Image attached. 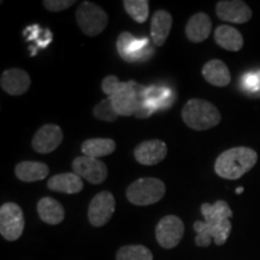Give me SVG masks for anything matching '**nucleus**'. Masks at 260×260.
Returning <instances> with one entry per match:
<instances>
[{
    "mask_svg": "<svg viewBox=\"0 0 260 260\" xmlns=\"http://www.w3.org/2000/svg\"><path fill=\"white\" fill-rule=\"evenodd\" d=\"M116 142L111 139H88L81 146L83 155L99 159L115 152Z\"/></svg>",
    "mask_w": 260,
    "mask_h": 260,
    "instance_id": "obj_23",
    "label": "nucleus"
},
{
    "mask_svg": "<svg viewBox=\"0 0 260 260\" xmlns=\"http://www.w3.org/2000/svg\"><path fill=\"white\" fill-rule=\"evenodd\" d=\"M76 21L87 37H96L102 34L109 24V16L100 6L83 2L76 10Z\"/></svg>",
    "mask_w": 260,
    "mask_h": 260,
    "instance_id": "obj_7",
    "label": "nucleus"
},
{
    "mask_svg": "<svg viewBox=\"0 0 260 260\" xmlns=\"http://www.w3.org/2000/svg\"><path fill=\"white\" fill-rule=\"evenodd\" d=\"M164 182L154 177L139 178L126 189V199L136 206H149L162 199L165 195Z\"/></svg>",
    "mask_w": 260,
    "mask_h": 260,
    "instance_id": "obj_5",
    "label": "nucleus"
},
{
    "mask_svg": "<svg viewBox=\"0 0 260 260\" xmlns=\"http://www.w3.org/2000/svg\"><path fill=\"white\" fill-rule=\"evenodd\" d=\"M63 141V130L56 124H45L38 130L31 141V147L35 152L47 154L59 147Z\"/></svg>",
    "mask_w": 260,
    "mask_h": 260,
    "instance_id": "obj_13",
    "label": "nucleus"
},
{
    "mask_svg": "<svg viewBox=\"0 0 260 260\" xmlns=\"http://www.w3.org/2000/svg\"><path fill=\"white\" fill-rule=\"evenodd\" d=\"M73 170L81 178L92 184H100L107 178V168L102 160L87 155L77 157L73 161Z\"/></svg>",
    "mask_w": 260,
    "mask_h": 260,
    "instance_id": "obj_11",
    "label": "nucleus"
},
{
    "mask_svg": "<svg viewBox=\"0 0 260 260\" xmlns=\"http://www.w3.org/2000/svg\"><path fill=\"white\" fill-rule=\"evenodd\" d=\"M182 119L190 129L203 132L209 130L220 123V113L210 102L201 99L188 100L182 109Z\"/></svg>",
    "mask_w": 260,
    "mask_h": 260,
    "instance_id": "obj_4",
    "label": "nucleus"
},
{
    "mask_svg": "<svg viewBox=\"0 0 260 260\" xmlns=\"http://www.w3.org/2000/svg\"><path fill=\"white\" fill-rule=\"evenodd\" d=\"M149 3L147 0H124L123 5L126 14L138 23H144L147 21L149 14Z\"/></svg>",
    "mask_w": 260,
    "mask_h": 260,
    "instance_id": "obj_25",
    "label": "nucleus"
},
{
    "mask_svg": "<svg viewBox=\"0 0 260 260\" xmlns=\"http://www.w3.org/2000/svg\"><path fill=\"white\" fill-rule=\"evenodd\" d=\"M23 211L17 204L5 203L0 207V234L8 241H16L24 230Z\"/></svg>",
    "mask_w": 260,
    "mask_h": 260,
    "instance_id": "obj_8",
    "label": "nucleus"
},
{
    "mask_svg": "<svg viewBox=\"0 0 260 260\" xmlns=\"http://www.w3.org/2000/svg\"><path fill=\"white\" fill-rule=\"evenodd\" d=\"M168 154V146L161 140H148L139 144L134 149V157L140 164L152 167L162 161Z\"/></svg>",
    "mask_w": 260,
    "mask_h": 260,
    "instance_id": "obj_14",
    "label": "nucleus"
},
{
    "mask_svg": "<svg viewBox=\"0 0 260 260\" xmlns=\"http://www.w3.org/2000/svg\"><path fill=\"white\" fill-rule=\"evenodd\" d=\"M184 235V224L174 214L162 217L155 228V237L162 248L171 249L178 246Z\"/></svg>",
    "mask_w": 260,
    "mask_h": 260,
    "instance_id": "obj_9",
    "label": "nucleus"
},
{
    "mask_svg": "<svg viewBox=\"0 0 260 260\" xmlns=\"http://www.w3.org/2000/svg\"><path fill=\"white\" fill-rule=\"evenodd\" d=\"M212 30V22L209 15L198 12L188 19L186 24V37L194 44H199L210 37Z\"/></svg>",
    "mask_w": 260,
    "mask_h": 260,
    "instance_id": "obj_16",
    "label": "nucleus"
},
{
    "mask_svg": "<svg viewBox=\"0 0 260 260\" xmlns=\"http://www.w3.org/2000/svg\"><path fill=\"white\" fill-rule=\"evenodd\" d=\"M47 187L51 190L64 194H77L83 189V182L75 172H65L52 176L47 181Z\"/></svg>",
    "mask_w": 260,
    "mask_h": 260,
    "instance_id": "obj_17",
    "label": "nucleus"
},
{
    "mask_svg": "<svg viewBox=\"0 0 260 260\" xmlns=\"http://www.w3.org/2000/svg\"><path fill=\"white\" fill-rule=\"evenodd\" d=\"M219 19L235 24H243L252 18V10L241 0H222L216 5Z\"/></svg>",
    "mask_w": 260,
    "mask_h": 260,
    "instance_id": "obj_12",
    "label": "nucleus"
},
{
    "mask_svg": "<svg viewBox=\"0 0 260 260\" xmlns=\"http://www.w3.org/2000/svg\"><path fill=\"white\" fill-rule=\"evenodd\" d=\"M38 213L42 222L50 225H57L65 218L64 207L53 198H42L38 203Z\"/></svg>",
    "mask_w": 260,
    "mask_h": 260,
    "instance_id": "obj_19",
    "label": "nucleus"
},
{
    "mask_svg": "<svg viewBox=\"0 0 260 260\" xmlns=\"http://www.w3.org/2000/svg\"><path fill=\"white\" fill-rule=\"evenodd\" d=\"M93 115L95 118L105 122H115L116 119L118 118V115H117L115 110H113L111 100H110L109 98L102 100V102L94 106Z\"/></svg>",
    "mask_w": 260,
    "mask_h": 260,
    "instance_id": "obj_26",
    "label": "nucleus"
},
{
    "mask_svg": "<svg viewBox=\"0 0 260 260\" xmlns=\"http://www.w3.org/2000/svg\"><path fill=\"white\" fill-rule=\"evenodd\" d=\"M258 161V154L249 147H234L218 155L214 162V171L225 180H239Z\"/></svg>",
    "mask_w": 260,
    "mask_h": 260,
    "instance_id": "obj_3",
    "label": "nucleus"
},
{
    "mask_svg": "<svg viewBox=\"0 0 260 260\" xmlns=\"http://www.w3.org/2000/svg\"><path fill=\"white\" fill-rule=\"evenodd\" d=\"M203 76L210 84L216 87H226L232 81V75L225 63L219 59L207 61L203 67Z\"/></svg>",
    "mask_w": 260,
    "mask_h": 260,
    "instance_id": "obj_20",
    "label": "nucleus"
},
{
    "mask_svg": "<svg viewBox=\"0 0 260 260\" xmlns=\"http://www.w3.org/2000/svg\"><path fill=\"white\" fill-rule=\"evenodd\" d=\"M172 27V16L165 10H158L152 16L151 38L155 46H162L167 41Z\"/></svg>",
    "mask_w": 260,
    "mask_h": 260,
    "instance_id": "obj_18",
    "label": "nucleus"
},
{
    "mask_svg": "<svg viewBox=\"0 0 260 260\" xmlns=\"http://www.w3.org/2000/svg\"><path fill=\"white\" fill-rule=\"evenodd\" d=\"M116 200L110 191H102L93 198L88 209V220L93 226L100 228L109 223L115 213Z\"/></svg>",
    "mask_w": 260,
    "mask_h": 260,
    "instance_id": "obj_10",
    "label": "nucleus"
},
{
    "mask_svg": "<svg viewBox=\"0 0 260 260\" xmlns=\"http://www.w3.org/2000/svg\"><path fill=\"white\" fill-rule=\"evenodd\" d=\"M15 174L22 182H37L46 178L50 169L41 161H21L16 165Z\"/></svg>",
    "mask_w": 260,
    "mask_h": 260,
    "instance_id": "obj_22",
    "label": "nucleus"
},
{
    "mask_svg": "<svg viewBox=\"0 0 260 260\" xmlns=\"http://www.w3.org/2000/svg\"><path fill=\"white\" fill-rule=\"evenodd\" d=\"M241 193H243V188L242 187H239L236 189V194H241Z\"/></svg>",
    "mask_w": 260,
    "mask_h": 260,
    "instance_id": "obj_28",
    "label": "nucleus"
},
{
    "mask_svg": "<svg viewBox=\"0 0 260 260\" xmlns=\"http://www.w3.org/2000/svg\"><path fill=\"white\" fill-rule=\"evenodd\" d=\"M73 4H75L74 0H45L44 2L45 8L53 12L63 11L65 9H69Z\"/></svg>",
    "mask_w": 260,
    "mask_h": 260,
    "instance_id": "obj_27",
    "label": "nucleus"
},
{
    "mask_svg": "<svg viewBox=\"0 0 260 260\" xmlns=\"http://www.w3.org/2000/svg\"><path fill=\"white\" fill-rule=\"evenodd\" d=\"M214 41L224 50L237 52L243 47V37L241 32L232 25H219L214 30Z\"/></svg>",
    "mask_w": 260,
    "mask_h": 260,
    "instance_id": "obj_21",
    "label": "nucleus"
},
{
    "mask_svg": "<svg viewBox=\"0 0 260 260\" xmlns=\"http://www.w3.org/2000/svg\"><path fill=\"white\" fill-rule=\"evenodd\" d=\"M204 222L198 220L194 223L197 233L195 243L199 247H209L212 240L217 246H223L232 233L233 211L226 201L218 200L214 204L205 203L200 207Z\"/></svg>",
    "mask_w": 260,
    "mask_h": 260,
    "instance_id": "obj_1",
    "label": "nucleus"
},
{
    "mask_svg": "<svg viewBox=\"0 0 260 260\" xmlns=\"http://www.w3.org/2000/svg\"><path fill=\"white\" fill-rule=\"evenodd\" d=\"M144 88L135 81L121 82L113 75L106 76L102 82L103 92L111 100L113 110L118 116L135 115Z\"/></svg>",
    "mask_w": 260,
    "mask_h": 260,
    "instance_id": "obj_2",
    "label": "nucleus"
},
{
    "mask_svg": "<svg viewBox=\"0 0 260 260\" xmlns=\"http://www.w3.org/2000/svg\"><path fill=\"white\" fill-rule=\"evenodd\" d=\"M116 260H153V254L142 245L123 246L117 252Z\"/></svg>",
    "mask_w": 260,
    "mask_h": 260,
    "instance_id": "obj_24",
    "label": "nucleus"
},
{
    "mask_svg": "<svg viewBox=\"0 0 260 260\" xmlns=\"http://www.w3.org/2000/svg\"><path fill=\"white\" fill-rule=\"evenodd\" d=\"M117 52L126 63H140L148 60L154 53V48L148 38H136L123 31L117 39Z\"/></svg>",
    "mask_w": 260,
    "mask_h": 260,
    "instance_id": "obj_6",
    "label": "nucleus"
},
{
    "mask_svg": "<svg viewBox=\"0 0 260 260\" xmlns=\"http://www.w3.org/2000/svg\"><path fill=\"white\" fill-rule=\"evenodd\" d=\"M30 76L28 73L17 68L5 70L0 80V84L4 92L14 96L22 95L27 92L30 87Z\"/></svg>",
    "mask_w": 260,
    "mask_h": 260,
    "instance_id": "obj_15",
    "label": "nucleus"
}]
</instances>
